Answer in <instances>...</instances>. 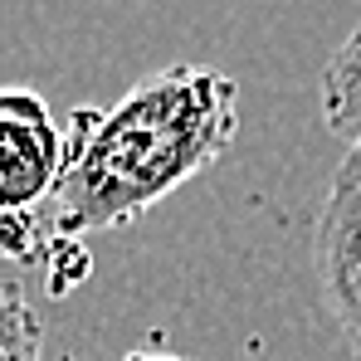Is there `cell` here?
I'll return each instance as SVG.
<instances>
[{
	"label": "cell",
	"mask_w": 361,
	"mask_h": 361,
	"mask_svg": "<svg viewBox=\"0 0 361 361\" xmlns=\"http://www.w3.org/2000/svg\"><path fill=\"white\" fill-rule=\"evenodd\" d=\"M63 171V127L44 93L0 88V210H39Z\"/></svg>",
	"instance_id": "cell-2"
},
{
	"label": "cell",
	"mask_w": 361,
	"mask_h": 361,
	"mask_svg": "<svg viewBox=\"0 0 361 361\" xmlns=\"http://www.w3.org/2000/svg\"><path fill=\"white\" fill-rule=\"evenodd\" d=\"M44 244H49V235H44L39 210H0V259L39 264Z\"/></svg>",
	"instance_id": "cell-6"
},
{
	"label": "cell",
	"mask_w": 361,
	"mask_h": 361,
	"mask_svg": "<svg viewBox=\"0 0 361 361\" xmlns=\"http://www.w3.org/2000/svg\"><path fill=\"white\" fill-rule=\"evenodd\" d=\"M317 288L347 342L361 352V147H352L332 176L327 205L317 215Z\"/></svg>",
	"instance_id": "cell-3"
},
{
	"label": "cell",
	"mask_w": 361,
	"mask_h": 361,
	"mask_svg": "<svg viewBox=\"0 0 361 361\" xmlns=\"http://www.w3.org/2000/svg\"><path fill=\"white\" fill-rule=\"evenodd\" d=\"M44 269H49V293H68L88 274V249L83 240H49L44 244Z\"/></svg>",
	"instance_id": "cell-7"
},
{
	"label": "cell",
	"mask_w": 361,
	"mask_h": 361,
	"mask_svg": "<svg viewBox=\"0 0 361 361\" xmlns=\"http://www.w3.org/2000/svg\"><path fill=\"white\" fill-rule=\"evenodd\" d=\"M317 108L332 137H342L347 147H361V25L332 49V59L322 68Z\"/></svg>",
	"instance_id": "cell-4"
},
{
	"label": "cell",
	"mask_w": 361,
	"mask_h": 361,
	"mask_svg": "<svg viewBox=\"0 0 361 361\" xmlns=\"http://www.w3.org/2000/svg\"><path fill=\"white\" fill-rule=\"evenodd\" d=\"M240 132L235 78L166 63L137 78L113 108H73L63 171L39 220L49 240H88L157 210L171 190L225 157Z\"/></svg>",
	"instance_id": "cell-1"
},
{
	"label": "cell",
	"mask_w": 361,
	"mask_h": 361,
	"mask_svg": "<svg viewBox=\"0 0 361 361\" xmlns=\"http://www.w3.org/2000/svg\"><path fill=\"white\" fill-rule=\"evenodd\" d=\"M44 322L15 279H0V361H39Z\"/></svg>",
	"instance_id": "cell-5"
},
{
	"label": "cell",
	"mask_w": 361,
	"mask_h": 361,
	"mask_svg": "<svg viewBox=\"0 0 361 361\" xmlns=\"http://www.w3.org/2000/svg\"><path fill=\"white\" fill-rule=\"evenodd\" d=\"M122 361H180V357H171V352H127Z\"/></svg>",
	"instance_id": "cell-8"
}]
</instances>
